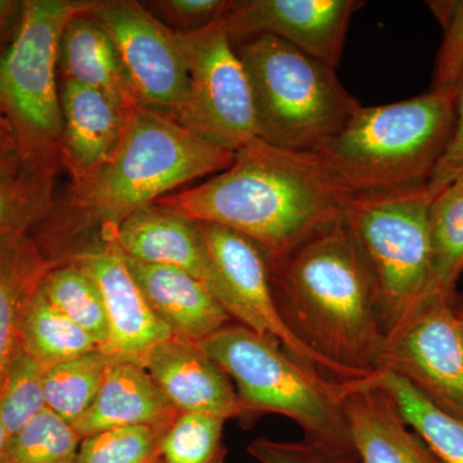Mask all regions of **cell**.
<instances>
[{
	"mask_svg": "<svg viewBox=\"0 0 463 463\" xmlns=\"http://www.w3.org/2000/svg\"><path fill=\"white\" fill-rule=\"evenodd\" d=\"M457 307H458V309H463V289L461 294V301H459V306Z\"/></svg>",
	"mask_w": 463,
	"mask_h": 463,
	"instance_id": "b9f144b4",
	"label": "cell"
},
{
	"mask_svg": "<svg viewBox=\"0 0 463 463\" xmlns=\"http://www.w3.org/2000/svg\"><path fill=\"white\" fill-rule=\"evenodd\" d=\"M43 294L96 341L99 349L108 344L109 327L105 303L96 282L71 263L57 264L41 286Z\"/></svg>",
	"mask_w": 463,
	"mask_h": 463,
	"instance_id": "4316f807",
	"label": "cell"
},
{
	"mask_svg": "<svg viewBox=\"0 0 463 463\" xmlns=\"http://www.w3.org/2000/svg\"><path fill=\"white\" fill-rule=\"evenodd\" d=\"M24 2L0 0V62L16 35Z\"/></svg>",
	"mask_w": 463,
	"mask_h": 463,
	"instance_id": "8d00e7d4",
	"label": "cell"
},
{
	"mask_svg": "<svg viewBox=\"0 0 463 463\" xmlns=\"http://www.w3.org/2000/svg\"><path fill=\"white\" fill-rule=\"evenodd\" d=\"M9 435L5 431V426L0 422V456H2L3 450H5V444H7Z\"/></svg>",
	"mask_w": 463,
	"mask_h": 463,
	"instance_id": "f35d334b",
	"label": "cell"
},
{
	"mask_svg": "<svg viewBox=\"0 0 463 463\" xmlns=\"http://www.w3.org/2000/svg\"><path fill=\"white\" fill-rule=\"evenodd\" d=\"M224 422L210 414L179 412L161 429L156 463H224Z\"/></svg>",
	"mask_w": 463,
	"mask_h": 463,
	"instance_id": "f1b7e54d",
	"label": "cell"
},
{
	"mask_svg": "<svg viewBox=\"0 0 463 463\" xmlns=\"http://www.w3.org/2000/svg\"><path fill=\"white\" fill-rule=\"evenodd\" d=\"M99 286L106 313L109 339L99 349L112 359L142 365L143 358L157 344L173 337L143 297L123 254L109 240L80 250L70 258Z\"/></svg>",
	"mask_w": 463,
	"mask_h": 463,
	"instance_id": "5bb4252c",
	"label": "cell"
},
{
	"mask_svg": "<svg viewBox=\"0 0 463 463\" xmlns=\"http://www.w3.org/2000/svg\"><path fill=\"white\" fill-rule=\"evenodd\" d=\"M430 203L426 188L356 196L344 216L373 273L386 344L430 298L443 294L432 270Z\"/></svg>",
	"mask_w": 463,
	"mask_h": 463,
	"instance_id": "ba28073f",
	"label": "cell"
},
{
	"mask_svg": "<svg viewBox=\"0 0 463 463\" xmlns=\"http://www.w3.org/2000/svg\"><path fill=\"white\" fill-rule=\"evenodd\" d=\"M21 347L44 370L99 350L96 341L54 307L42 288L24 319Z\"/></svg>",
	"mask_w": 463,
	"mask_h": 463,
	"instance_id": "603a6c76",
	"label": "cell"
},
{
	"mask_svg": "<svg viewBox=\"0 0 463 463\" xmlns=\"http://www.w3.org/2000/svg\"><path fill=\"white\" fill-rule=\"evenodd\" d=\"M286 327L340 383L379 373L386 349L376 286L345 223L335 222L285 257L268 261Z\"/></svg>",
	"mask_w": 463,
	"mask_h": 463,
	"instance_id": "7a4b0ae2",
	"label": "cell"
},
{
	"mask_svg": "<svg viewBox=\"0 0 463 463\" xmlns=\"http://www.w3.org/2000/svg\"><path fill=\"white\" fill-rule=\"evenodd\" d=\"M230 0H158L146 7L176 33L199 32L223 14Z\"/></svg>",
	"mask_w": 463,
	"mask_h": 463,
	"instance_id": "e575fe53",
	"label": "cell"
},
{
	"mask_svg": "<svg viewBox=\"0 0 463 463\" xmlns=\"http://www.w3.org/2000/svg\"><path fill=\"white\" fill-rule=\"evenodd\" d=\"M355 199L322 154L255 138L223 172L157 203L248 237L272 261L343 219Z\"/></svg>",
	"mask_w": 463,
	"mask_h": 463,
	"instance_id": "6da1fadb",
	"label": "cell"
},
{
	"mask_svg": "<svg viewBox=\"0 0 463 463\" xmlns=\"http://www.w3.org/2000/svg\"><path fill=\"white\" fill-rule=\"evenodd\" d=\"M94 0H27L0 62V100L24 164L60 169L62 109L58 50L71 18Z\"/></svg>",
	"mask_w": 463,
	"mask_h": 463,
	"instance_id": "52a82bcc",
	"label": "cell"
},
{
	"mask_svg": "<svg viewBox=\"0 0 463 463\" xmlns=\"http://www.w3.org/2000/svg\"><path fill=\"white\" fill-rule=\"evenodd\" d=\"M45 370L20 346L0 383V422L9 437L47 410Z\"/></svg>",
	"mask_w": 463,
	"mask_h": 463,
	"instance_id": "4dcf8cb0",
	"label": "cell"
},
{
	"mask_svg": "<svg viewBox=\"0 0 463 463\" xmlns=\"http://www.w3.org/2000/svg\"><path fill=\"white\" fill-rule=\"evenodd\" d=\"M125 257L146 264L176 268L203 283L219 303L221 285L200 225L160 203L142 207L116 227L100 228Z\"/></svg>",
	"mask_w": 463,
	"mask_h": 463,
	"instance_id": "9a60e30c",
	"label": "cell"
},
{
	"mask_svg": "<svg viewBox=\"0 0 463 463\" xmlns=\"http://www.w3.org/2000/svg\"><path fill=\"white\" fill-rule=\"evenodd\" d=\"M142 367L178 412L245 417L230 377L197 344L170 337L149 350Z\"/></svg>",
	"mask_w": 463,
	"mask_h": 463,
	"instance_id": "2e32d148",
	"label": "cell"
},
{
	"mask_svg": "<svg viewBox=\"0 0 463 463\" xmlns=\"http://www.w3.org/2000/svg\"><path fill=\"white\" fill-rule=\"evenodd\" d=\"M455 127V88L361 106L322 152L356 196L428 187Z\"/></svg>",
	"mask_w": 463,
	"mask_h": 463,
	"instance_id": "277c9868",
	"label": "cell"
},
{
	"mask_svg": "<svg viewBox=\"0 0 463 463\" xmlns=\"http://www.w3.org/2000/svg\"><path fill=\"white\" fill-rule=\"evenodd\" d=\"M248 452L259 463H361L353 447L318 443L304 438L300 441L255 439Z\"/></svg>",
	"mask_w": 463,
	"mask_h": 463,
	"instance_id": "d6a6232c",
	"label": "cell"
},
{
	"mask_svg": "<svg viewBox=\"0 0 463 463\" xmlns=\"http://www.w3.org/2000/svg\"><path fill=\"white\" fill-rule=\"evenodd\" d=\"M54 167L24 164L0 179V237L29 233L54 209Z\"/></svg>",
	"mask_w": 463,
	"mask_h": 463,
	"instance_id": "d4e9b609",
	"label": "cell"
},
{
	"mask_svg": "<svg viewBox=\"0 0 463 463\" xmlns=\"http://www.w3.org/2000/svg\"><path fill=\"white\" fill-rule=\"evenodd\" d=\"M90 14L114 41L138 106L175 120L188 90L176 33L136 0H94Z\"/></svg>",
	"mask_w": 463,
	"mask_h": 463,
	"instance_id": "30bf717a",
	"label": "cell"
},
{
	"mask_svg": "<svg viewBox=\"0 0 463 463\" xmlns=\"http://www.w3.org/2000/svg\"><path fill=\"white\" fill-rule=\"evenodd\" d=\"M0 124H9V123H0ZM9 125H11V124H9ZM11 128H12V127H11Z\"/></svg>",
	"mask_w": 463,
	"mask_h": 463,
	"instance_id": "7bdbcfd3",
	"label": "cell"
},
{
	"mask_svg": "<svg viewBox=\"0 0 463 463\" xmlns=\"http://www.w3.org/2000/svg\"><path fill=\"white\" fill-rule=\"evenodd\" d=\"M188 90L176 123L216 147L236 152L257 138L254 100L245 67L221 21L176 33Z\"/></svg>",
	"mask_w": 463,
	"mask_h": 463,
	"instance_id": "9c48e42d",
	"label": "cell"
},
{
	"mask_svg": "<svg viewBox=\"0 0 463 463\" xmlns=\"http://www.w3.org/2000/svg\"><path fill=\"white\" fill-rule=\"evenodd\" d=\"M463 176V74L455 87V127L446 154L432 174L426 191L431 200Z\"/></svg>",
	"mask_w": 463,
	"mask_h": 463,
	"instance_id": "d590c367",
	"label": "cell"
},
{
	"mask_svg": "<svg viewBox=\"0 0 463 463\" xmlns=\"http://www.w3.org/2000/svg\"><path fill=\"white\" fill-rule=\"evenodd\" d=\"M381 370L398 374L429 403L463 421V331L455 301L443 294L430 298L388 341Z\"/></svg>",
	"mask_w": 463,
	"mask_h": 463,
	"instance_id": "8fae6325",
	"label": "cell"
},
{
	"mask_svg": "<svg viewBox=\"0 0 463 463\" xmlns=\"http://www.w3.org/2000/svg\"><path fill=\"white\" fill-rule=\"evenodd\" d=\"M109 361L99 349L45 370L47 410L70 425L78 422L96 401Z\"/></svg>",
	"mask_w": 463,
	"mask_h": 463,
	"instance_id": "83f0119b",
	"label": "cell"
},
{
	"mask_svg": "<svg viewBox=\"0 0 463 463\" xmlns=\"http://www.w3.org/2000/svg\"><path fill=\"white\" fill-rule=\"evenodd\" d=\"M57 264L29 233L0 237V383L20 349L30 303Z\"/></svg>",
	"mask_w": 463,
	"mask_h": 463,
	"instance_id": "7402d4cb",
	"label": "cell"
},
{
	"mask_svg": "<svg viewBox=\"0 0 463 463\" xmlns=\"http://www.w3.org/2000/svg\"><path fill=\"white\" fill-rule=\"evenodd\" d=\"M359 0H230L219 17L233 45L276 36L336 70Z\"/></svg>",
	"mask_w": 463,
	"mask_h": 463,
	"instance_id": "4fadbf2b",
	"label": "cell"
},
{
	"mask_svg": "<svg viewBox=\"0 0 463 463\" xmlns=\"http://www.w3.org/2000/svg\"><path fill=\"white\" fill-rule=\"evenodd\" d=\"M430 5L444 27V39L435 61L431 90L455 88L463 74V0Z\"/></svg>",
	"mask_w": 463,
	"mask_h": 463,
	"instance_id": "836d02e7",
	"label": "cell"
},
{
	"mask_svg": "<svg viewBox=\"0 0 463 463\" xmlns=\"http://www.w3.org/2000/svg\"><path fill=\"white\" fill-rule=\"evenodd\" d=\"M90 9L76 14L63 29L58 50V72H62L63 80L103 91L125 111H130L138 102L123 61L111 36L91 16Z\"/></svg>",
	"mask_w": 463,
	"mask_h": 463,
	"instance_id": "44dd1931",
	"label": "cell"
},
{
	"mask_svg": "<svg viewBox=\"0 0 463 463\" xmlns=\"http://www.w3.org/2000/svg\"><path fill=\"white\" fill-rule=\"evenodd\" d=\"M23 166L20 151L11 125L0 124V179L17 173Z\"/></svg>",
	"mask_w": 463,
	"mask_h": 463,
	"instance_id": "74e56055",
	"label": "cell"
},
{
	"mask_svg": "<svg viewBox=\"0 0 463 463\" xmlns=\"http://www.w3.org/2000/svg\"><path fill=\"white\" fill-rule=\"evenodd\" d=\"M376 373L344 383L341 395L350 439L361 463H441L405 421L397 401L377 383Z\"/></svg>",
	"mask_w": 463,
	"mask_h": 463,
	"instance_id": "e0dca14e",
	"label": "cell"
},
{
	"mask_svg": "<svg viewBox=\"0 0 463 463\" xmlns=\"http://www.w3.org/2000/svg\"><path fill=\"white\" fill-rule=\"evenodd\" d=\"M234 48L251 85L261 141L319 154L362 106L336 70L276 36H257Z\"/></svg>",
	"mask_w": 463,
	"mask_h": 463,
	"instance_id": "5b68a950",
	"label": "cell"
},
{
	"mask_svg": "<svg viewBox=\"0 0 463 463\" xmlns=\"http://www.w3.org/2000/svg\"><path fill=\"white\" fill-rule=\"evenodd\" d=\"M178 413L141 364L109 358L96 401L72 428L84 439L121 426H163Z\"/></svg>",
	"mask_w": 463,
	"mask_h": 463,
	"instance_id": "ffe728a7",
	"label": "cell"
},
{
	"mask_svg": "<svg viewBox=\"0 0 463 463\" xmlns=\"http://www.w3.org/2000/svg\"><path fill=\"white\" fill-rule=\"evenodd\" d=\"M81 440L72 425L44 410L8 438L0 463H75Z\"/></svg>",
	"mask_w": 463,
	"mask_h": 463,
	"instance_id": "f546056e",
	"label": "cell"
},
{
	"mask_svg": "<svg viewBox=\"0 0 463 463\" xmlns=\"http://www.w3.org/2000/svg\"><path fill=\"white\" fill-rule=\"evenodd\" d=\"M234 152L210 145L181 124L137 106L127 114L111 160L93 178L70 188L66 214L79 228L116 227L185 183L221 173Z\"/></svg>",
	"mask_w": 463,
	"mask_h": 463,
	"instance_id": "3957f363",
	"label": "cell"
},
{
	"mask_svg": "<svg viewBox=\"0 0 463 463\" xmlns=\"http://www.w3.org/2000/svg\"><path fill=\"white\" fill-rule=\"evenodd\" d=\"M197 345L234 381L245 417L282 414L309 440L353 447L341 399L345 383L327 379L292 358L279 341L240 323Z\"/></svg>",
	"mask_w": 463,
	"mask_h": 463,
	"instance_id": "8992f818",
	"label": "cell"
},
{
	"mask_svg": "<svg viewBox=\"0 0 463 463\" xmlns=\"http://www.w3.org/2000/svg\"><path fill=\"white\" fill-rule=\"evenodd\" d=\"M165 425L121 426L97 432L81 440L75 463H156L158 437Z\"/></svg>",
	"mask_w": 463,
	"mask_h": 463,
	"instance_id": "1f68e13d",
	"label": "cell"
},
{
	"mask_svg": "<svg viewBox=\"0 0 463 463\" xmlns=\"http://www.w3.org/2000/svg\"><path fill=\"white\" fill-rule=\"evenodd\" d=\"M376 381L394 397L405 421L441 463H463V421L441 412L392 371H379Z\"/></svg>",
	"mask_w": 463,
	"mask_h": 463,
	"instance_id": "484cf974",
	"label": "cell"
},
{
	"mask_svg": "<svg viewBox=\"0 0 463 463\" xmlns=\"http://www.w3.org/2000/svg\"><path fill=\"white\" fill-rule=\"evenodd\" d=\"M199 225L221 285L219 303L232 319L279 341L292 358L327 379L336 380L330 367L304 346L279 317L264 252L237 232L218 224Z\"/></svg>",
	"mask_w": 463,
	"mask_h": 463,
	"instance_id": "7c38bea8",
	"label": "cell"
},
{
	"mask_svg": "<svg viewBox=\"0 0 463 463\" xmlns=\"http://www.w3.org/2000/svg\"><path fill=\"white\" fill-rule=\"evenodd\" d=\"M0 123H9L5 109H3L2 100H0Z\"/></svg>",
	"mask_w": 463,
	"mask_h": 463,
	"instance_id": "ab89813d",
	"label": "cell"
},
{
	"mask_svg": "<svg viewBox=\"0 0 463 463\" xmlns=\"http://www.w3.org/2000/svg\"><path fill=\"white\" fill-rule=\"evenodd\" d=\"M457 315H458L459 322H461V327L463 331V309L457 307Z\"/></svg>",
	"mask_w": 463,
	"mask_h": 463,
	"instance_id": "60d3db41",
	"label": "cell"
},
{
	"mask_svg": "<svg viewBox=\"0 0 463 463\" xmlns=\"http://www.w3.org/2000/svg\"><path fill=\"white\" fill-rule=\"evenodd\" d=\"M61 109L60 165L69 173L71 187H78L111 160L129 111L103 91L71 80L62 81Z\"/></svg>",
	"mask_w": 463,
	"mask_h": 463,
	"instance_id": "ac0fdd59",
	"label": "cell"
},
{
	"mask_svg": "<svg viewBox=\"0 0 463 463\" xmlns=\"http://www.w3.org/2000/svg\"><path fill=\"white\" fill-rule=\"evenodd\" d=\"M123 257L152 312L173 337L197 344L230 325L232 317L191 274Z\"/></svg>",
	"mask_w": 463,
	"mask_h": 463,
	"instance_id": "d6986e66",
	"label": "cell"
},
{
	"mask_svg": "<svg viewBox=\"0 0 463 463\" xmlns=\"http://www.w3.org/2000/svg\"><path fill=\"white\" fill-rule=\"evenodd\" d=\"M429 240L435 281L455 301L457 282L463 273V176L431 200Z\"/></svg>",
	"mask_w": 463,
	"mask_h": 463,
	"instance_id": "cb8c5ba5",
	"label": "cell"
}]
</instances>
